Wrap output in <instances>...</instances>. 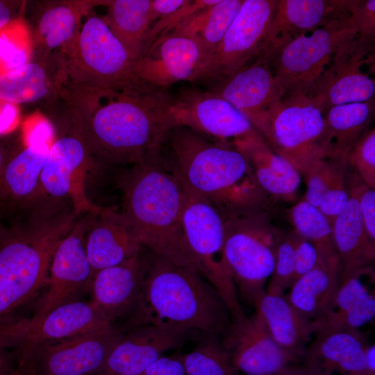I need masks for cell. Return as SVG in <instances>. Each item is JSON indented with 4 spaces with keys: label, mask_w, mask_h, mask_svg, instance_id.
<instances>
[{
    "label": "cell",
    "mask_w": 375,
    "mask_h": 375,
    "mask_svg": "<svg viewBox=\"0 0 375 375\" xmlns=\"http://www.w3.org/2000/svg\"><path fill=\"white\" fill-rule=\"evenodd\" d=\"M70 134L84 145L94 167L132 166L155 160L175 128L173 99L145 87L102 89L66 81Z\"/></svg>",
    "instance_id": "obj_1"
},
{
    "label": "cell",
    "mask_w": 375,
    "mask_h": 375,
    "mask_svg": "<svg viewBox=\"0 0 375 375\" xmlns=\"http://www.w3.org/2000/svg\"><path fill=\"white\" fill-rule=\"evenodd\" d=\"M134 312L136 326L172 324L222 340L232 324L221 295L197 269L154 254Z\"/></svg>",
    "instance_id": "obj_2"
},
{
    "label": "cell",
    "mask_w": 375,
    "mask_h": 375,
    "mask_svg": "<svg viewBox=\"0 0 375 375\" xmlns=\"http://www.w3.org/2000/svg\"><path fill=\"white\" fill-rule=\"evenodd\" d=\"M169 135L172 171L188 190L223 213L258 209L264 192L241 152L183 126L174 128Z\"/></svg>",
    "instance_id": "obj_3"
},
{
    "label": "cell",
    "mask_w": 375,
    "mask_h": 375,
    "mask_svg": "<svg viewBox=\"0 0 375 375\" xmlns=\"http://www.w3.org/2000/svg\"><path fill=\"white\" fill-rule=\"evenodd\" d=\"M70 212L0 221V325L14 318L47 285L51 260L76 222Z\"/></svg>",
    "instance_id": "obj_4"
},
{
    "label": "cell",
    "mask_w": 375,
    "mask_h": 375,
    "mask_svg": "<svg viewBox=\"0 0 375 375\" xmlns=\"http://www.w3.org/2000/svg\"><path fill=\"white\" fill-rule=\"evenodd\" d=\"M119 183L122 212L143 247L154 255L197 269L183 236L185 188L179 178L153 160L128 167Z\"/></svg>",
    "instance_id": "obj_5"
},
{
    "label": "cell",
    "mask_w": 375,
    "mask_h": 375,
    "mask_svg": "<svg viewBox=\"0 0 375 375\" xmlns=\"http://www.w3.org/2000/svg\"><path fill=\"white\" fill-rule=\"evenodd\" d=\"M223 215L224 266L242 297L253 306L272 274L283 232L258 209Z\"/></svg>",
    "instance_id": "obj_6"
},
{
    "label": "cell",
    "mask_w": 375,
    "mask_h": 375,
    "mask_svg": "<svg viewBox=\"0 0 375 375\" xmlns=\"http://www.w3.org/2000/svg\"><path fill=\"white\" fill-rule=\"evenodd\" d=\"M62 50L72 83L111 90L150 87L136 76L134 60L99 17L88 16Z\"/></svg>",
    "instance_id": "obj_7"
},
{
    "label": "cell",
    "mask_w": 375,
    "mask_h": 375,
    "mask_svg": "<svg viewBox=\"0 0 375 375\" xmlns=\"http://www.w3.org/2000/svg\"><path fill=\"white\" fill-rule=\"evenodd\" d=\"M357 37L347 11L284 45L269 63L284 97L310 93L337 51Z\"/></svg>",
    "instance_id": "obj_8"
},
{
    "label": "cell",
    "mask_w": 375,
    "mask_h": 375,
    "mask_svg": "<svg viewBox=\"0 0 375 375\" xmlns=\"http://www.w3.org/2000/svg\"><path fill=\"white\" fill-rule=\"evenodd\" d=\"M182 227L185 242L196 269L221 295L229 310L231 322L240 321L246 315L224 263L222 212L209 200L185 188Z\"/></svg>",
    "instance_id": "obj_9"
},
{
    "label": "cell",
    "mask_w": 375,
    "mask_h": 375,
    "mask_svg": "<svg viewBox=\"0 0 375 375\" xmlns=\"http://www.w3.org/2000/svg\"><path fill=\"white\" fill-rule=\"evenodd\" d=\"M324 109L323 100L311 93L283 97L262 136L303 177L327 157L322 145Z\"/></svg>",
    "instance_id": "obj_10"
},
{
    "label": "cell",
    "mask_w": 375,
    "mask_h": 375,
    "mask_svg": "<svg viewBox=\"0 0 375 375\" xmlns=\"http://www.w3.org/2000/svg\"><path fill=\"white\" fill-rule=\"evenodd\" d=\"M52 130L39 122L26 137L25 147L0 173V221L15 222L51 209L42 193L40 177L53 143Z\"/></svg>",
    "instance_id": "obj_11"
},
{
    "label": "cell",
    "mask_w": 375,
    "mask_h": 375,
    "mask_svg": "<svg viewBox=\"0 0 375 375\" xmlns=\"http://www.w3.org/2000/svg\"><path fill=\"white\" fill-rule=\"evenodd\" d=\"M124 333L114 326L72 339L20 349L28 375H98Z\"/></svg>",
    "instance_id": "obj_12"
},
{
    "label": "cell",
    "mask_w": 375,
    "mask_h": 375,
    "mask_svg": "<svg viewBox=\"0 0 375 375\" xmlns=\"http://www.w3.org/2000/svg\"><path fill=\"white\" fill-rule=\"evenodd\" d=\"M277 1L244 0L197 81L213 83L229 77L258 56Z\"/></svg>",
    "instance_id": "obj_13"
},
{
    "label": "cell",
    "mask_w": 375,
    "mask_h": 375,
    "mask_svg": "<svg viewBox=\"0 0 375 375\" xmlns=\"http://www.w3.org/2000/svg\"><path fill=\"white\" fill-rule=\"evenodd\" d=\"M92 212L76 222L56 247L49 269L47 290L30 318L31 328L55 308L76 300L81 293L90 289L94 272L86 253L85 237Z\"/></svg>",
    "instance_id": "obj_14"
},
{
    "label": "cell",
    "mask_w": 375,
    "mask_h": 375,
    "mask_svg": "<svg viewBox=\"0 0 375 375\" xmlns=\"http://www.w3.org/2000/svg\"><path fill=\"white\" fill-rule=\"evenodd\" d=\"M94 167L81 140L72 134L63 136L51 145L42 170L40 183L46 203L56 208L71 203L79 215L97 210L85 193L86 173Z\"/></svg>",
    "instance_id": "obj_15"
},
{
    "label": "cell",
    "mask_w": 375,
    "mask_h": 375,
    "mask_svg": "<svg viewBox=\"0 0 375 375\" xmlns=\"http://www.w3.org/2000/svg\"><path fill=\"white\" fill-rule=\"evenodd\" d=\"M240 110L262 136L284 93L271 66L256 58L210 90Z\"/></svg>",
    "instance_id": "obj_16"
},
{
    "label": "cell",
    "mask_w": 375,
    "mask_h": 375,
    "mask_svg": "<svg viewBox=\"0 0 375 375\" xmlns=\"http://www.w3.org/2000/svg\"><path fill=\"white\" fill-rule=\"evenodd\" d=\"M194 333L167 323L136 326L115 345L98 375H138L164 352L183 344Z\"/></svg>",
    "instance_id": "obj_17"
},
{
    "label": "cell",
    "mask_w": 375,
    "mask_h": 375,
    "mask_svg": "<svg viewBox=\"0 0 375 375\" xmlns=\"http://www.w3.org/2000/svg\"><path fill=\"white\" fill-rule=\"evenodd\" d=\"M170 113L175 127H186L219 140H234L255 129L240 110L210 90L183 92L173 100Z\"/></svg>",
    "instance_id": "obj_18"
},
{
    "label": "cell",
    "mask_w": 375,
    "mask_h": 375,
    "mask_svg": "<svg viewBox=\"0 0 375 375\" xmlns=\"http://www.w3.org/2000/svg\"><path fill=\"white\" fill-rule=\"evenodd\" d=\"M202 67L197 43L173 32L160 35L134 61L138 79L154 88L165 90L181 81H197Z\"/></svg>",
    "instance_id": "obj_19"
},
{
    "label": "cell",
    "mask_w": 375,
    "mask_h": 375,
    "mask_svg": "<svg viewBox=\"0 0 375 375\" xmlns=\"http://www.w3.org/2000/svg\"><path fill=\"white\" fill-rule=\"evenodd\" d=\"M222 343L236 369L244 375H275L301 362L278 346L256 311L232 323Z\"/></svg>",
    "instance_id": "obj_20"
},
{
    "label": "cell",
    "mask_w": 375,
    "mask_h": 375,
    "mask_svg": "<svg viewBox=\"0 0 375 375\" xmlns=\"http://www.w3.org/2000/svg\"><path fill=\"white\" fill-rule=\"evenodd\" d=\"M372 40L357 37L335 54L311 94L320 97L325 109L334 106L367 101L374 99L375 82L361 70L367 62Z\"/></svg>",
    "instance_id": "obj_21"
},
{
    "label": "cell",
    "mask_w": 375,
    "mask_h": 375,
    "mask_svg": "<svg viewBox=\"0 0 375 375\" xmlns=\"http://www.w3.org/2000/svg\"><path fill=\"white\" fill-rule=\"evenodd\" d=\"M347 4V1H277L274 17L256 58L269 64L288 42L343 14Z\"/></svg>",
    "instance_id": "obj_22"
},
{
    "label": "cell",
    "mask_w": 375,
    "mask_h": 375,
    "mask_svg": "<svg viewBox=\"0 0 375 375\" xmlns=\"http://www.w3.org/2000/svg\"><path fill=\"white\" fill-rule=\"evenodd\" d=\"M149 262L142 251L94 274L90 286L91 301L112 323L135 311L141 297Z\"/></svg>",
    "instance_id": "obj_23"
},
{
    "label": "cell",
    "mask_w": 375,
    "mask_h": 375,
    "mask_svg": "<svg viewBox=\"0 0 375 375\" xmlns=\"http://www.w3.org/2000/svg\"><path fill=\"white\" fill-rule=\"evenodd\" d=\"M143 248L134 226L122 212L102 208L92 212L85 249L94 275L142 252Z\"/></svg>",
    "instance_id": "obj_24"
},
{
    "label": "cell",
    "mask_w": 375,
    "mask_h": 375,
    "mask_svg": "<svg viewBox=\"0 0 375 375\" xmlns=\"http://www.w3.org/2000/svg\"><path fill=\"white\" fill-rule=\"evenodd\" d=\"M233 144L247 159L264 192L283 200L293 199L301 183V174L276 153L256 129L235 139Z\"/></svg>",
    "instance_id": "obj_25"
},
{
    "label": "cell",
    "mask_w": 375,
    "mask_h": 375,
    "mask_svg": "<svg viewBox=\"0 0 375 375\" xmlns=\"http://www.w3.org/2000/svg\"><path fill=\"white\" fill-rule=\"evenodd\" d=\"M303 361L333 375H370L365 362V333L343 330L315 334Z\"/></svg>",
    "instance_id": "obj_26"
},
{
    "label": "cell",
    "mask_w": 375,
    "mask_h": 375,
    "mask_svg": "<svg viewBox=\"0 0 375 375\" xmlns=\"http://www.w3.org/2000/svg\"><path fill=\"white\" fill-rule=\"evenodd\" d=\"M112 326V323L91 301L76 299L50 311L29 330L20 349L60 342Z\"/></svg>",
    "instance_id": "obj_27"
},
{
    "label": "cell",
    "mask_w": 375,
    "mask_h": 375,
    "mask_svg": "<svg viewBox=\"0 0 375 375\" xmlns=\"http://www.w3.org/2000/svg\"><path fill=\"white\" fill-rule=\"evenodd\" d=\"M253 307L278 346L302 362L314 335L312 323L296 310L285 294H272L265 291Z\"/></svg>",
    "instance_id": "obj_28"
},
{
    "label": "cell",
    "mask_w": 375,
    "mask_h": 375,
    "mask_svg": "<svg viewBox=\"0 0 375 375\" xmlns=\"http://www.w3.org/2000/svg\"><path fill=\"white\" fill-rule=\"evenodd\" d=\"M347 188V204L331 224L341 280L371 268L375 258V245L366 235L356 195Z\"/></svg>",
    "instance_id": "obj_29"
},
{
    "label": "cell",
    "mask_w": 375,
    "mask_h": 375,
    "mask_svg": "<svg viewBox=\"0 0 375 375\" xmlns=\"http://www.w3.org/2000/svg\"><path fill=\"white\" fill-rule=\"evenodd\" d=\"M372 272L367 269L342 278L332 305L326 315L312 324L314 335L343 330H359L375 317V298L362 281Z\"/></svg>",
    "instance_id": "obj_30"
},
{
    "label": "cell",
    "mask_w": 375,
    "mask_h": 375,
    "mask_svg": "<svg viewBox=\"0 0 375 375\" xmlns=\"http://www.w3.org/2000/svg\"><path fill=\"white\" fill-rule=\"evenodd\" d=\"M66 81L62 55L53 67L47 62L30 61L0 75V101L12 104L36 102L59 93Z\"/></svg>",
    "instance_id": "obj_31"
},
{
    "label": "cell",
    "mask_w": 375,
    "mask_h": 375,
    "mask_svg": "<svg viewBox=\"0 0 375 375\" xmlns=\"http://www.w3.org/2000/svg\"><path fill=\"white\" fill-rule=\"evenodd\" d=\"M374 98L324 109L322 145L327 157L346 158L349 150L369 131Z\"/></svg>",
    "instance_id": "obj_32"
},
{
    "label": "cell",
    "mask_w": 375,
    "mask_h": 375,
    "mask_svg": "<svg viewBox=\"0 0 375 375\" xmlns=\"http://www.w3.org/2000/svg\"><path fill=\"white\" fill-rule=\"evenodd\" d=\"M340 283V269L320 258L313 269L292 284L285 296L298 312L314 324L329 310Z\"/></svg>",
    "instance_id": "obj_33"
},
{
    "label": "cell",
    "mask_w": 375,
    "mask_h": 375,
    "mask_svg": "<svg viewBox=\"0 0 375 375\" xmlns=\"http://www.w3.org/2000/svg\"><path fill=\"white\" fill-rule=\"evenodd\" d=\"M108 12L103 20L135 61L144 52L149 31L154 23L151 0L104 1Z\"/></svg>",
    "instance_id": "obj_34"
},
{
    "label": "cell",
    "mask_w": 375,
    "mask_h": 375,
    "mask_svg": "<svg viewBox=\"0 0 375 375\" xmlns=\"http://www.w3.org/2000/svg\"><path fill=\"white\" fill-rule=\"evenodd\" d=\"M82 1H53L40 14L32 35L34 47L43 57L57 49H62L75 36L80 28L81 18L88 10Z\"/></svg>",
    "instance_id": "obj_35"
},
{
    "label": "cell",
    "mask_w": 375,
    "mask_h": 375,
    "mask_svg": "<svg viewBox=\"0 0 375 375\" xmlns=\"http://www.w3.org/2000/svg\"><path fill=\"white\" fill-rule=\"evenodd\" d=\"M289 217L294 231L316 247L322 260L340 269L332 226L321 211L302 199L290 208Z\"/></svg>",
    "instance_id": "obj_36"
},
{
    "label": "cell",
    "mask_w": 375,
    "mask_h": 375,
    "mask_svg": "<svg viewBox=\"0 0 375 375\" xmlns=\"http://www.w3.org/2000/svg\"><path fill=\"white\" fill-rule=\"evenodd\" d=\"M187 375H240L222 340L206 335L190 352L181 354Z\"/></svg>",
    "instance_id": "obj_37"
},
{
    "label": "cell",
    "mask_w": 375,
    "mask_h": 375,
    "mask_svg": "<svg viewBox=\"0 0 375 375\" xmlns=\"http://www.w3.org/2000/svg\"><path fill=\"white\" fill-rule=\"evenodd\" d=\"M243 1L219 0L218 3L208 7L206 16L193 38L199 47L201 56L202 67L199 76L212 57Z\"/></svg>",
    "instance_id": "obj_38"
},
{
    "label": "cell",
    "mask_w": 375,
    "mask_h": 375,
    "mask_svg": "<svg viewBox=\"0 0 375 375\" xmlns=\"http://www.w3.org/2000/svg\"><path fill=\"white\" fill-rule=\"evenodd\" d=\"M34 44L32 34L20 19L0 29V75L30 62Z\"/></svg>",
    "instance_id": "obj_39"
},
{
    "label": "cell",
    "mask_w": 375,
    "mask_h": 375,
    "mask_svg": "<svg viewBox=\"0 0 375 375\" xmlns=\"http://www.w3.org/2000/svg\"><path fill=\"white\" fill-rule=\"evenodd\" d=\"M297 233L293 230L283 233L279 241L272 274L266 285L265 291L272 294H284L294 280V253Z\"/></svg>",
    "instance_id": "obj_40"
},
{
    "label": "cell",
    "mask_w": 375,
    "mask_h": 375,
    "mask_svg": "<svg viewBox=\"0 0 375 375\" xmlns=\"http://www.w3.org/2000/svg\"><path fill=\"white\" fill-rule=\"evenodd\" d=\"M346 168V158L326 157L319 161L303 176L307 185L303 199L317 208L335 178Z\"/></svg>",
    "instance_id": "obj_41"
},
{
    "label": "cell",
    "mask_w": 375,
    "mask_h": 375,
    "mask_svg": "<svg viewBox=\"0 0 375 375\" xmlns=\"http://www.w3.org/2000/svg\"><path fill=\"white\" fill-rule=\"evenodd\" d=\"M30 319L18 317L0 325V375H8L12 359H19V349L30 330Z\"/></svg>",
    "instance_id": "obj_42"
},
{
    "label": "cell",
    "mask_w": 375,
    "mask_h": 375,
    "mask_svg": "<svg viewBox=\"0 0 375 375\" xmlns=\"http://www.w3.org/2000/svg\"><path fill=\"white\" fill-rule=\"evenodd\" d=\"M347 167L367 186L375 189V130H369L346 156Z\"/></svg>",
    "instance_id": "obj_43"
},
{
    "label": "cell",
    "mask_w": 375,
    "mask_h": 375,
    "mask_svg": "<svg viewBox=\"0 0 375 375\" xmlns=\"http://www.w3.org/2000/svg\"><path fill=\"white\" fill-rule=\"evenodd\" d=\"M345 182L356 195L367 238L375 245V189L363 183L353 171L346 170Z\"/></svg>",
    "instance_id": "obj_44"
},
{
    "label": "cell",
    "mask_w": 375,
    "mask_h": 375,
    "mask_svg": "<svg viewBox=\"0 0 375 375\" xmlns=\"http://www.w3.org/2000/svg\"><path fill=\"white\" fill-rule=\"evenodd\" d=\"M219 0H187L176 12L158 19L151 26L147 35L144 52L152 42L161 34L181 22L196 12L219 2Z\"/></svg>",
    "instance_id": "obj_45"
},
{
    "label": "cell",
    "mask_w": 375,
    "mask_h": 375,
    "mask_svg": "<svg viewBox=\"0 0 375 375\" xmlns=\"http://www.w3.org/2000/svg\"><path fill=\"white\" fill-rule=\"evenodd\" d=\"M347 168L341 171L322 196L317 208L328 219L331 224L344 209L349 200L345 182Z\"/></svg>",
    "instance_id": "obj_46"
},
{
    "label": "cell",
    "mask_w": 375,
    "mask_h": 375,
    "mask_svg": "<svg viewBox=\"0 0 375 375\" xmlns=\"http://www.w3.org/2000/svg\"><path fill=\"white\" fill-rule=\"evenodd\" d=\"M347 10L358 37L372 40L375 34V1H348Z\"/></svg>",
    "instance_id": "obj_47"
},
{
    "label": "cell",
    "mask_w": 375,
    "mask_h": 375,
    "mask_svg": "<svg viewBox=\"0 0 375 375\" xmlns=\"http://www.w3.org/2000/svg\"><path fill=\"white\" fill-rule=\"evenodd\" d=\"M297 235L293 283L313 269L320 259L319 253L316 247L310 241L298 233Z\"/></svg>",
    "instance_id": "obj_48"
},
{
    "label": "cell",
    "mask_w": 375,
    "mask_h": 375,
    "mask_svg": "<svg viewBox=\"0 0 375 375\" xmlns=\"http://www.w3.org/2000/svg\"><path fill=\"white\" fill-rule=\"evenodd\" d=\"M181 354L162 356L138 375H185Z\"/></svg>",
    "instance_id": "obj_49"
},
{
    "label": "cell",
    "mask_w": 375,
    "mask_h": 375,
    "mask_svg": "<svg viewBox=\"0 0 375 375\" xmlns=\"http://www.w3.org/2000/svg\"><path fill=\"white\" fill-rule=\"evenodd\" d=\"M187 0H151V15L154 22L181 8Z\"/></svg>",
    "instance_id": "obj_50"
},
{
    "label": "cell",
    "mask_w": 375,
    "mask_h": 375,
    "mask_svg": "<svg viewBox=\"0 0 375 375\" xmlns=\"http://www.w3.org/2000/svg\"><path fill=\"white\" fill-rule=\"evenodd\" d=\"M275 375H333L303 361L291 365Z\"/></svg>",
    "instance_id": "obj_51"
},
{
    "label": "cell",
    "mask_w": 375,
    "mask_h": 375,
    "mask_svg": "<svg viewBox=\"0 0 375 375\" xmlns=\"http://www.w3.org/2000/svg\"><path fill=\"white\" fill-rule=\"evenodd\" d=\"M365 362L370 375H375V345L369 344L365 351Z\"/></svg>",
    "instance_id": "obj_52"
},
{
    "label": "cell",
    "mask_w": 375,
    "mask_h": 375,
    "mask_svg": "<svg viewBox=\"0 0 375 375\" xmlns=\"http://www.w3.org/2000/svg\"><path fill=\"white\" fill-rule=\"evenodd\" d=\"M10 22V12L9 8L0 1V29Z\"/></svg>",
    "instance_id": "obj_53"
},
{
    "label": "cell",
    "mask_w": 375,
    "mask_h": 375,
    "mask_svg": "<svg viewBox=\"0 0 375 375\" xmlns=\"http://www.w3.org/2000/svg\"><path fill=\"white\" fill-rule=\"evenodd\" d=\"M8 375H28L26 372L19 366H17L11 373Z\"/></svg>",
    "instance_id": "obj_54"
},
{
    "label": "cell",
    "mask_w": 375,
    "mask_h": 375,
    "mask_svg": "<svg viewBox=\"0 0 375 375\" xmlns=\"http://www.w3.org/2000/svg\"><path fill=\"white\" fill-rule=\"evenodd\" d=\"M6 161H4L3 160V156H2V153L0 151V173L3 169V167L4 165V163H5Z\"/></svg>",
    "instance_id": "obj_55"
}]
</instances>
